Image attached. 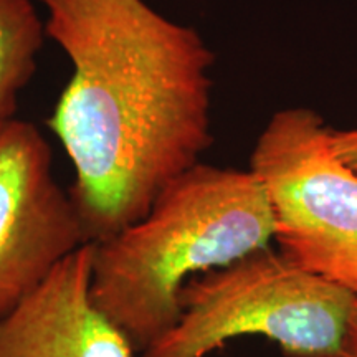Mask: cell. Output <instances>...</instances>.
<instances>
[{"label": "cell", "mask_w": 357, "mask_h": 357, "mask_svg": "<svg viewBox=\"0 0 357 357\" xmlns=\"http://www.w3.org/2000/svg\"><path fill=\"white\" fill-rule=\"evenodd\" d=\"M73 73L47 126L75 169L70 197L88 243L149 212L212 146L213 53L146 0H37Z\"/></svg>", "instance_id": "cell-1"}, {"label": "cell", "mask_w": 357, "mask_h": 357, "mask_svg": "<svg viewBox=\"0 0 357 357\" xmlns=\"http://www.w3.org/2000/svg\"><path fill=\"white\" fill-rule=\"evenodd\" d=\"M273 236L255 174L199 162L174 178L141 220L93 243L89 294L142 352L177 323L187 281L270 247Z\"/></svg>", "instance_id": "cell-2"}, {"label": "cell", "mask_w": 357, "mask_h": 357, "mask_svg": "<svg viewBox=\"0 0 357 357\" xmlns=\"http://www.w3.org/2000/svg\"><path fill=\"white\" fill-rule=\"evenodd\" d=\"M181 316L142 357H205L240 336H263L287 357H336L356 296L270 247L194 276Z\"/></svg>", "instance_id": "cell-3"}, {"label": "cell", "mask_w": 357, "mask_h": 357, "mask_svg": "<svg viewBox=\"0 0 357 357\" xmlns=\"http://www.w3.org/2000/svg\"><path fill=\"white\" fill-rule=\"evenodd\" d=\"M250 171L266 192L280 252L357 298V172L333 149L324 119L310 108L278 111Z\"/></svg>", "instance_id": "cell-4"}, {"label": "cell", "mask_w": 357, "mask_h": 357, "mask_svg": "<svg viewBox=\"0 0 357 357\" xmlns=\"http://www.w3.org/2000/svg\"><path fill=\"white\" fill-rule=\"evenodd\" d=\"M88 243L52 149L32 123H0V319Z\"/></svg>", "instance_id": "cell-5"}, {"label": "cell", "mask_w": 357, "mask_h": 357, "mask_svg": "<svg viewBox=\"0 0 357 357\" xmlns=\"http://www.w3.org/2000/svg\"><path fill=\"white\" fill-rule=\"evenodd\" d=\"M95 245L84 243L0 319V357H134L131 341L89 294Z\"/></svg>", "instance_id": "cell-6"}, {"label": "cell", "mask_w": 357, "mask_h": 357, "mask_svg": "<svg viewBox=\"0 0 357 357\" xmlns=\"http://www.w3.org/2000/svg\"><path fill=\"white\" fill-rule=\"evenodd\" d=\"M37 0H0V123L15 118L19 95L37 71L47 29Z\"/></svg>", "instance_id": "cell-7"}, {"label": "cell", "mask_w": 357, "mask_h": 357, "mask_svg": "<svg viewBox=\"0 0 357 357\" xmlns=\"http://www.w3.org/2000/svg\"><path fill=\"white\" fill-rule=\"evenodd\" d=\"M331 142L339 158L357 172V128L342 131L331 129Z\"/></svg>", "instance_id": "cell-8"}, {"label": "cell", "mask_w": 357, "mask_h": 357, "mask_svg": "<svg viewBox=\"0 0 357 357\" xmlns=\"http://www.w3.org/2000/svg\"><path fill=\"white\" fill-rule=\"evenodd\" d=\"M336 357H357V298L347 319L344 336H342Z\"/></svg>", "instance_id": "cell-9"}]
</instances>
